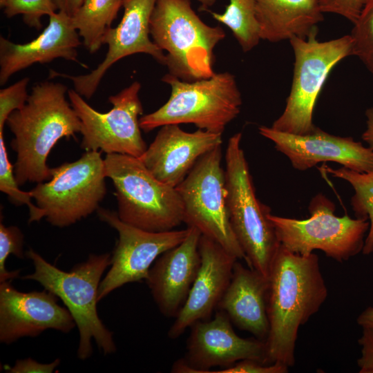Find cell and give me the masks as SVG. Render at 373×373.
<instances>
[{"mask_svg":"<svg viewBox=\"0 0 373 373\" xmlns=\"http://www.w3.org/2000/svg\"><path fill=\"white\" fill-rule=\"evenodd\" d=\"M268 280L266 363L289 367L295 363L298 329L320 309L327 297V288L317 255L297 254L281 244Z\"/></svg>","mask_w":373,"mask_h":373,"instance_id":"cell-1","label":"cell"},{"mask_svg":"<svg viewBox=\"0 0 373 373\" xmlns=\"http://www.w3.org/2000/svg\"><path fill=\"white\" fill-rule=\"evenodd\" d=\"M68 90L59 82H39L25 105L8 116L6 124L14 135L10 145L17 153L13 171L19 186L49 180L46 161L51 149L60 139L80 133L81 121L66 99Z\"/></svg>","mask_w":373,"mask_h":373,"instance_id":"cell-2","label":"cell"},{"mask_svg":"<svg viewBox=\"0 0 373 373\" xmlns=\"http://www.w3.org/2000/svg\"><path fill=\"white\" fill-rule=\"evenodd\" d=\"M26 254L32 261L35 271L22 278L35 280L55 294L73 317L79 334L78 358L86 360L92 355V339L104 355L114 353L116 345L113 333L105 327L97 310L100 280L111 265V254H90L70 271L47 262L32 249Z\"/></svg>","mask_w":373,"mask_h":373,"instance_id":"cell-3","label":"cell"},{"mask_svg":"<svg viewBox=\"0 0 373 373\" xmlns=\"http://www.w3.org/2000/svg\"><path fill=\"white\" fill-rule=\"evenodd\" d=\"M150 35L166 52L164 65L169 74L186 82L215 74L213 50L225 32L219 26L203 22L190 0H157L150 19Z\"/></svg>","mask_w":373,"mask_h":373,"instance_id":"cell-4","label":"cell"},{"mask_svg":"<svg viewBox=\"0 0 373 373\" xmlns=\"http://www.w3.org/2000/svg\"><path fill=\"white\" fill-rule=\"evenodd\" d=\"M241 140V133L231 136L225 153L227 203L230 222L245 254L247 266L268 278L280 243L268 217L271 209L256 197Z\"/></svg>","mask_w":373,"mask_h":373,"instance_id":"cell-5","label":"cell"},{"mask_svg":"<svg viewBox=\"0 0 373 373\" xmlns=\"http://www.w3.org/2000/svg\"><path fill=\"white\" fill-rule=\"evenodd\" d=\"M162 80L171 86V95L157 111L140 118L144 132L166 124H193L199 129L222 134L240 112L241 93L230 73L193 82L169 73Z\"/></svg>","mask_w":373,"mask_h":373,"instance_id":"cell-6","label":"cell"},{"mask_svg":"<svg viewBox=\"0 0 373 373\" xmlns=\"http://www.w3.org/2000/svg\"><path fill=\"white\" fill-rule=\"evenodd\" d=\"M104 171L115 187L117 213L124 222L152 232L173 230L183 222L177 189L157 180L139 158L106 154Z\"/></svg>","mask_w":373,"mask_h":373,"instance_id":"cell-7","label":"cell"},{"mask_svg":"<svg viewBox=\"0 0 373 373\" xmlns=\"http://www.w3.org/2000/svg\"><path fill=\"white\" fill-rule=\"evenodd\" d=\"M316 34L289 40L294 54V74L285 109L271 126L276 131L296 135L314 132L313 113L321 89L333 68L352 55L350 35L319 41Z\"/></svg>","mask_w":373,"mask_h":373,"instance_id":"cell-8","label":"cell"},{"mask_svg":"<svg viewBox=\"0 0 373 373\" xmlns=\"http://www.w3.org/2000/svg\"><path fill=\"white\" fill-rule=\"evenodd\" d=\"M308 209L311 216L303 220L269 214L278 240L286 249L303 256L321 250L340 262L363 250L370 227L367 219L336 216L334 204L321 193L312 198Z\"/></svg>","mask_w":373,"mask_h":373,"instance_id":"cell-9","label":"cell"},{"mask_svg":"<svg viewBox=\"0 0 373 373\" xmlns=\"http://www.w3.org/2000/svg\"><path fill=\"white\" fill-rule=\"evenodd\" d=\"M106 178L101 151H86L77 160L51 169V178L30 193L50 224L66 227L97 210L106 193Z\"/></svg>","mask_w":373,"mask_h":373,"instance_id":"cell-10","label":"cell"},{"mask_svg":"<svg viewBox=\"0 0 373 373\" xmlns=\"http://www.w3.org/2000/svg\"><path fill=\"white\" fill-rule=\"evenodd\" d=\"M221 161L220 145L202 156L175 187L183 204V222L197 229L238 260H245L230 222Z\"/></svg>","mask_w":373,"mask_h":373,"instance_id":"cell-11","label":"cell"},{"mask_svg":"<svg viewBox=\"0 0 373 373\" xmlns=\"http://www.w3.org/2000/svg\"><path fill=\"white\" fill-rule=\"evenodd\" d=\"M140 88L141 84L136 81L110 96L108 101L113 106L106 113L94 109L75 90H68L70 103L82 124V149L137 158L144 154L147 146L140 126L139 116L143 113L139 98Z\"/></svg>","mask_w":373,"mask_h":373,"instance_id":"cell-12","label":"cell"},{"mask_svg":"<svg viewBox=\"0 0 373 373\" xmlns=\"http://www.w3.org/2000/svg\"><path fill=\"white\" fill-rule=\"evenodd\" d=\"M100 220L114 228L118 240L111 255V268L100 282L98 302L122 285L145 280L153 263L165 251L180 245L189 228L152 232L122 221L116 211L98 208Z\"/></svg>","mask_w":373,"mask_h":373,"instance_id":"cell-13","label":"cell"},{"mask_svg":"<svg viewBox=\"0 0 373 373\" xmlns=\"http://www.w3.org/2000/svg\"><path fill=\"white\" fill-rule=\"evenodd\" d=\"M190 328L185 356L174 363L171 372L209 373L213 367H227L245 359L266 363L265 342L238 336L221 310L212 319L198 321Z\"/></svg>","mask_w":373,"mask_h":373,"instance_id":"cell-14","label":"cell"},{"mask_svg":"<svg viewBox=\"0 0 373 373\" xmlns=\"http://www.w3.org/2000/svg\"><path fill=\"white\" fill-rule=\"evenodd\" d=\"M157 0H123L124 14L120 23L110 28L104 35L103 44L108 45L104 60L86 75H70L50 70V77L70 79L74 90L90 99L106 71L117 61L127 56L144 53L164 65L165 54L151 40L150 19Z\"/></svg>","mask_w":373,"mask_h":373,"instance_id":"cell-15","label":"cell"},{"mask_svg":"<svg viewBox=\"0 0 373 373\" xmlns=\"http://www.w3.org/2000/svg\"><path fill=\"white\" fill-rule=\"evenodd\" d=\"M58 297L44 289L21 292L10 281L0 283V341L11 344L23 337H35L48 329L70 332L76 323Z\"/></svg>","mask_w":373,"mask_h":373,"instance_id":"cell-16","label":"cell"},{"mask_svg":"<svg viewBox=\"0 0 373 373\" xmlns=\"http://www.w3.org/2000/svg\"><path fill=\"white\" fill-rule=\"evenodd\" d=\"M258 131L298 171L324 162H336L361 173L373 171V150L351 137L334 135L318 127L307 135L281 132L266 126H260Z\"/></svg>","mask_w":373,"mask_h":373,"instance_id":"cell-17","label":"cell"},{"mask_svg":"<svg viewBox=\"0 0 373 373\" xmlns=\"http://www.w3.org/2000/svg\"><path fill=\"white\" fill-rule=\"evenodd\" d=\"M201 265L187 299L168 331L176 339L198 321L211 318L232 277L237 258L220 245L201 235L199 241Z\"/></svg>","mask_w":373,"mask_h":373,"instance_id":"cell-18","label":"cell"},{"mask_svg":"<svg viewBox=\"0 0 373 373\" xmlns=\"http://www.w3.org/2000/svg\"><path fill=\"white\" fill-rule=\"evenodd\" d=\"M222 142L221 133L199 128L189 133L178 124H166L139 159L157 180L175 188L197 161Z\"/></svg>","mask_w":373,"mask_h":373,"instance_id":"cell-19","label":"cell"},{"mask_svg":"<svg viewBox=\"0 0 373 373\" xmlns=\"http://www.w3.org/2000/svg\"><path fill=\"white\" fill-rule=\"evenodd\" d=\"M187 227L186 238L157 258L145 280L160 312L167 317L175 318L178 314L201 265V233L195 227Z\"/></svg>","mask_w":373,"mask_h":373,"instance_id":"cell-20","label":"cell"},{"mask_svg":"<svg viewBox=\"0 0 373 373\" xmlns=\"http://www.w3.org/2000/svg\"><path fill=\"white\" fill-rule=\"evenodd\" d=\"M81 44L71 17L61 11L50 16L48 25L30 42L15 44L1 36L0 85L37 63H50L58 58L79 62L77 48Z\"/></svg>","mask_w":373,"mask_h":373,"instance_id":"cell-21","label":"cell"},{"mask_svg":"<svg viewBox=\"0 0 373 373\" xmlns=\"http://www.w3.org/2000/svg\"><path fill=\"white\" fill-rule=\"evenodd\" d=\"M268 288L267 278L237 260L231 281L217 309L224 312L240 329L265 341L269 329Z\"/></svg>","mask_w":373,"mask_h":373,"instance_id":"cell-22","label":"cell"},{"mask_svg":"<svg viewBox=\"0 0 373 373\" xmlns=\"http://www.w3.org/2000/svg\"><path fill=\"white\" fill-rule=\"evenodd\" d=\"M260 38L275 43L307 39L323 20L319 0H256Z\"/></svg>","mask_w":373,"mask_h":373,"instance_id":"cell-23","label":"cell"},{"mask_svg":"<svg viewBox=\"0 0 373 373\" xmlns=\"http://www.w3.org/2000/svg\"><path fill=\"white\" fill-rule=\"evenodd\" d=\"M122 2L123 0H84L71 17L75 28L90 53L97 52L103 45L104 35L111 28Z\"/></svg>","mask_w":373,"mask_h":373,"instance_id":"cell-24","label":"cell"},{"mask_svg":"<svg viewBox=\"0 0 373 373\" xmlns=\"http://www.w3.org/2000/svg\"><path fill=\"white\" fill-rule=\"evenodd\" d=\"M211 15L231 30L243 52L251 50L261 40L256 0H229L223 13Z\"/></svg>","mask_w":373,"mask_h":373,"instance_id":"cell-25","label":"cell"},{"mask_svg":"<svg viewBox=\"0 0 373 373\" xmlns=\"http://www.w3.org/2000/svg\"><path fill=\"white\" fill-rule=\"evenodd\" d=\"M332 176L345 180L352 186L354 194L351 199L352 210L356 218L369 220V231L365 239L363 254L373 252V171L357 172L344 166L339 169L325 167Z\"/></svg>","mask_w":373,"mask_h":373,"instance_id":"cell-26","label":"cell"},{"mask_svg":"<svg viewBox=\"0 0 373 373\" xmlns=\"http://www.w3.org/2000/svg\"><path fill=\"white\" fill-rule=\"evenodd\" d=\"M0 190L8 196L13 204L27 205L29 210V223L39 222L44 218V211L32 203L30 191H21L19 187L15 177L13 165L8 158L3 132H0Z\"/></svg>","mask_w":373,"mask_h":373,"instance_id":"cell-27","label":"cell"},{"mask_svg":"<svg viewBox=\"0 0 373 373\" xmlns=\"http://www.w3.org/2000/svg\"><path fill=\"white\" fill-rule=\"evenodd\" d=\"M350 36L352 55L357 57L373 73V0H365Z\"/></svg>","mask_w":373,"mask_h":373,"instance_id":"cell-28","label":"cell"},{"mask_svg":"<svg viewBox=\"0 0 373 373\" xmlns=\"http://www.w3.org/2000/svg\"><path fill=\"white\" fill-rule=\"evenodd\" d=\"M1 7L7 17L21 15L27 26L37 30L41 28L42 17H50L57 10L53 0H4Z\"/></svg>","mask_w":373,"mask_h":373,"instance_id":"cell-29","label":"cell"},{"mask_svg":"<svg viewBox=\"0 0 373 373\" xmlns=\"http://www.w3.org/2000/svg\"><path fill=\"white\" fill-rule=\"evenodd\" d=\"M24 236L17 226L6 227L0 224V283L10 281L19 277L20 270L8 271L6 267L8 257L12 254L23 258V251Z\"/></svg>","mask_w":373,"mask_h":373,"instance_id":"cell-30","label":"cell"},{"mask_svg":"<svg viewBox=\"0 0 373 373\" xmlns=\"http://www.w3.org/2000/svg\"><path fill=\"white\" fill-rule=\"evenodd\" d=\"M29 80L28 77H24L0 90V132H3L8 116L26 103L29 95L27 92Z\"/></svg>","mask_w":373,"mask_h":373,"instance_id":"cell-31","label":"cell"},{"mask_svg":"<svg viewBox=\"0 0 373 373\" xmlns=\"http://www.w3.org/2000/svg\"><path fill=\"white\" fill-rule=\"evenodd\" d=\"M289 367L278 363L267 364L254 359H245L231 366L211 373H286Z\"/></svg>","mask_w":373,"mask_h":373,"instance_id":"cell-32","label":"cell"},{"mask_svg":"<svg viewBox=\"0 0 373 373\" xmlns=\"http://www.w3.org/2000/svg\"><path fill=\"white\" fill-rule=\"evenodd\" d=\"M365 0H319L323 13L343 17L352 23L358 18Z\"/></svg>","mask_w":373,"mask_h":373,"instance_id":"cell-33","label":"cell"},{"mask_svg":"<svg viewBox=\"0 0 373 373\" xmlns=\"http://www.w3.org/2000/svg\"><path fill=\"white\" fill-rule=\"evenodd\" d=\"M358 343L361 347L357 360L359 373H373V327H363Z\"/></svg>","mask_w":373,"mask_h":373,"instance_id":"cell-34","label":"cell"},{"mask_svg":"<svg viewBox=\"0 0 373 373\" xmlns=\"http://www.w3.org/2000/svg\"><path fill=\"white\" fill-rule=\"evenodd\" d=\"M59 363V358L50 363H40L29 358L17 360L13 366L5 365V370L9 373H52Z\"/></svg>","mask_w":373,"mask_h":373,"instance_id":"cell-35","label":"cell"},{"mask_svg":"<svg viewBox=\"0 0 373 373\" xmlns=\"http://www.w3.org/2000/svg\"><path fill=\"white\" fill-rule=\"evenodd\" d=\"M58 11L72 17L82 4L84 0H53Z\"/></svg>","mask_w":373,"mask_h":373,"instance_id":"cell-36","label":"cell"},{"mask_svg":"<svg viewBox=\"0 0 373 373\" xmlns=\"http://www.w3.org/2000/svg\"><path fill=\"white\" fill-rule=\"evenodd\" d=\"M366 129L362 135L363 140L367 144L368 147L373 150V107L365 111Z\"/></svg>","mask_w":373,"mask_h":373,"instance_id":"cell-37","label":"cell"},{"mask_svg":"<svg viewBox=\"0 0 373 373\" xmlns=\"http://www.w3.org/2000/svg\"><path fill=\"white\" fill-rule=\"evenodd\" d=\"M356 322L362 328L373 327V307L363 310L357 317Z\"/></svg>","mask_w":373,"mask_h":373,"instance_id":"cell-38","label":"cell"},{"mask_svg":"<svg viewBox=\"0 0 373 373\" xmlns=\"http://www.w3.org/2000/svg\"><path fill=\"white\" fill-rule=\"evenodd\" d=\"M201 3V9L205 10L207 9L209 7L213 6L216 0H197Z\"/></svg>","mask_w":373,"mask_h":373,"instance_id":"cell-39","label":"cell"},{"mask_svg":"<svg viewBox=\"0 0 373 373\" xmlns=\"http://www.w3.org/2000/svg\"><path fill=\"white\" fill-rule=\"evenodd\" d=\"M4 0H0V6H1L3 3Z\"/></svg>","mask_w":373,"mask_h":373,"instance_id":"cell-40","label":"cell"}]
</instances>
